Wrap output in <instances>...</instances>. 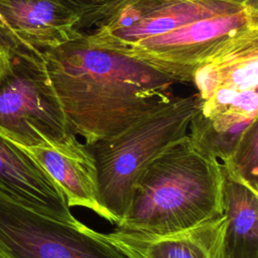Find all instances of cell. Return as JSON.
Masks as SVG:
<instances>
[{"label":"cell","mask_w":258,"mask_h":258,"mask_svg":"<svg viewBox=\"0 0 258 258\" xmlns=\"http://www.w3.org/2000/svg\"><path fill=\"white\" fill-rule=\"evenodd\" d=\"M42 54L72 131L84 143L115 135L174 98L173 79L136 58L95 46L83 33Z\"/></svg>","instance_id":"obj_1"},{"label":"cell","mask_w":258,"mask_h":258,"mask_svg":"<svg viewBox=\"0 0 258 258\" xmlns=\"http://www.w3.org/2000/svg\"><path fill=\"white\" fill-rule=\"evenodd\" d=\"M223 215V173L219 159L186 134L142 170L116 230L142 235L186 231Z\"/></svg>","instance_id":"obj_2"},{"label":"cell","mask_w":258,"mask_h":258,"mask_svg":"<svg viewBox=\"0 0 258 258\" xmlns=\"http://www.w3.org/2000/svg\"><path fill=\"white\" fill-rule=\"evenodd\" d=\"M201 105L198 94L176 97L115 135L85 143L93 157L101 206L116 225L125 215L132 187L146 165L187 134Z\"/></svg>","instance_id":"obj_3"},{"label":"cell","mask_w":258,"mask_h":258,"mask_svg":"<svg viewBox=\"0 0 258 258\" xmlns=\"http://www.w3.org/2000/svg\"><path fill=\"white\" fill-rule=\"evenodd\" d=\"M0 132L25 148L75 135L41 51L22 45L5 51L0 67Z\"/></svg>","instance_id":"obj_4"},{"label":"cell","mask_w":258,"mask_h":258,"mask_svg":"<svg viewBox=\"0 0 258 258\" xmlns=\"http://www.w3.org/2000/svg\"><path fill=\"white\" fill-rule=\"evenodd\" d=\"M247 5L253 4L248 0H110L82 21L79 30L89 43L117 51L140 39Z\"/></svg>","instance_id":"obj_5"},{"label":"cell","mask_w":258,"mask_h":258,"mask_svg":"<svg viewBox=\"0 0 258 258\" xmlns=\"http://www.w3.org/2000/svg\"><path fill=\"white\" fill-rule=\"evenodd\" d=\"M253 29H258V6L247 5L233 13L199 19L140 39L117 52L146 63L176 83H191L198 68Z\"/></svg>","instance_id":"obj_6"},{"label":"cell","mask_w":258,"mask_h":258,"mask_svg":"<svg viewBox=\"0 0 258 258\" xmlns=\"http://www.w3.org/2000/svg\"><path fill=\"white\" fill-rule=\"evenodd\" d=\"M0 258H128L102 233L40 214L0 191Z\"/></svg>","instance_id":"obj_7"},{"label":"cell","mask_w":258,"mask_h":258,"mask_svg":"<svg viewBox=\"0 0 258 258\" xmlns=\"http://www.w3.org/2000/svg\"><path fill=\"white\" fill-rule=\"evenodd\" d=\"M81 15L53 0H0V34L4 50L26 46L45 51L82 32Z\"/></svg>","instance_id":"obj_8"},{"label":"cell","mask_w":258,"mask_h":258,"mask_svg":"<svg viewBox=\"0 0 258 258\" xmlns=\"http://www.w3.org/2000/svg\"><path fill=\"white\" fill-rule=\"evenodd\" d=\"M0 191L53 219L78 221L58 185L29 151L0 132Z\"/></svg>","instance_id":"obj_9"},{"label":"cell","mask_w":258,"mask_h":258,"mask_svg":"<svg viewBox=\"0 0 258 258\" xmlns=\"http://www.w3.org/2000/svg\"><path fill=\"white\" fill-rule=\"evenodd\" d=\"M26 149L58 185L70 208H86L114 223L112 216L99 201L93 157L85 143L78 140L77 135L63 142Z\"/></svg>","instance_id":"obj_10"},{"label":"cell","mask_w":258,"mask_h":258,"mask_svg":"<svg viewBox=\"0 0 258 258\" xmlns=\"http://www.w3.org/2000/svg\"><path fill=\"white\" fill-rule=\"evenodd\" d=\"M222 216L192 229L167 235H142L114 230L104 239L128 258H225Z\"/></svg>","instance_id":"obj_11"},{"label":"cell","mask_w":258,"mask_h":258,"mask_svg":"<svg viewBox=\"0 0 258 258\" xmlns=\"http://www.w3.org/2000/svg\"><path fill=\"white\" fill-rule=\"evenodd\" d=\"M222 167V165H221ZM225 258H258V192L223 167Z\"/></svg>","instance_id":"obj_12"},{"label":"cell","mask_w":258,"mask_h":258,"mask_svg":"<svg viewBox=\"0 0 258 258\" xmlns=\"http://www.w3.org/2000/svg\"><path fill=\"white\" fill-rule=\"evenodd\" d=\"M256 120L234 112L204 116L199 108L189 122L187 135L201 150L223 161L232 153L244 131Z\"/></svg>","instance_id":"obj_13"},{"label":"cell","mask_w":258,"mask_h":258,"mask_svg":"<svg viewBox=\"0 0 258 258\" xmlns=\"http://www.w3.org/2000/svg\"><path fill=\"white\" fill-rule=\"evenodd\" d=\"M222 167L235 179L258 192V124L254 121L242 134Z\"/></svg>","instance_id":"obj_14"},{"label":"cell","mask_w":258,"mask_h":258,"mask_svg":"<svg viewBox=\"0 0 258 258\" xmlns=\"http://www.w3.org/2000/svg\"><path fill=\"white\" fill-rule=\"evenodd\" d=\"M63 4L70 9L81 15V21H84L100 8L106 5L110 0H53Z\"/></svg>","instance_id":"obj_15"},{"label":"cell","mask_w":258,"mask_h":258,"mask_svg":"<svg viewBox=\"0 0 258 258\" xmlns=\"http://www.w3.org/2000/svg\"><path fill=\"white\" fill-rule=\"evenodd\" d=\"M4 57H5V53H4V51L0 47V67L3 63V61H4Z\"/></svg>","instance_id":"obj_16"},{"label":"cell","mask_w":258,"mask_h":258,"mask_svg":"<svg viewBox=\"0 0 258 258\" xmlns=\"http://www.w3.org/2000/svg\"><path fill=\"white\" fill-rule=\"evenodd\" d=\"M248 1H249L251 4L258 6V0H248Z\"/></svg>","instance_id":"obj_17"}]
</instances>
